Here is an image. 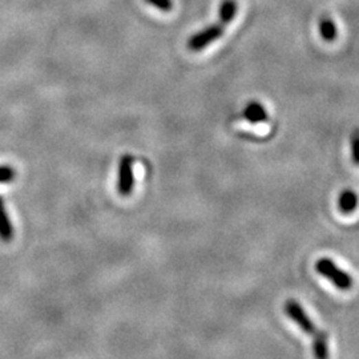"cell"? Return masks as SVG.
<instances>
[{"instance_id": "obj_12", "label": "cell", "mask_w": 359, "mask_h": 359, "mask_svg": "<svg viewBox=\"0 0 359 359\" xmlns=\"http://www.w3.org/2000/svg\"><path fill=\"white\" fill-rule=\"evenodd\" d=\"M351 157L353 162L359 166V129H356L351 136Z\"/></svg>"}, {"instance_id": "obj_4", "label": "cell", "mask_w": 359, "mask_h": 359, "mask_svg": "<svg viewBox=\"0 0 359 359\" xmlns=\"http://www.w3.org/2000/svg\"><path fill=\"white\" fill-rule=\"evenodd\" d=\"M135 159L132 155H124L119 162V180H118V191L120 195L127 197L133 192L135 188V171H133Z\"/></svg>"}, {"instance_id": "obj_7", "label": "cell", "mask_w": 359, "mask_h": 359, "mask_svg": "<svg viewBox=\"0 0 359 359\" xmlns=\"http://www.w3.org/2000/svg\"><path fill=\"white\" fill-rule=\"evenodd\" d=\"M358 195L354 191H343L339 196L338 208L343 215L353 213L358 208Z\"/></svg>"}, {"instance_id": "obj_8", "label": "cell", "mask_w": 359, "mask_h": 359, "mask_svg": "<svg viewBox=\"0 0 359 359\" xmlns=\"http://www.w3.org/2000/svg\"><path fill=\"white\" fill-rule=\"evenodd\" d=\"M319 34H320V38L327 41V43H331L334 40L337 39L338 36V30H337V24L334 23V20L329 17H322L319 20Z\"/></svg>"}, {"instance_id": "obj_5", "label": "cell", "mask_w": 359, "mask_h": 359, "mask_svg": "<svg viewBox=\"0 0 359 359\" xmlns=\"http://www.w3.org/2000/svg\"><path fill=\"white\" fill-rule=\"evenodd\" d=\"M242 115H243L245 119L248 120L249 122H252V124H262V122H266L268 119H269L265 107L259 101H256V100L249 101L246 104Z\"/></svg>"}, {"instance_id": "obj_3", "label": "cell", "mask_w": 359, "mask_h": 359, "mask_svg": "<svg viewBox=\"0 0 359 359\" xmlns=\"http://www.w3.org/2000/svg\"><path fill=\"white\" fill-rule=\"evenodd\" d=\"M285 313L287 314L289 318L297 323V326L303 333L309 334L312 338H314L316 336H318L320 333L317 325L312 320L309 314L305 312V309L301 306V303H298L296 299L286 301Z\"/></svg>"}, {"instance_id": "obj_6", "label": "cell", "mask_w": 359, "mask_h": 359, "mask_svg": "<svg viewBox=\"0 0 359 359\" xmlns=\"http://www.w3.org/2000/svg\"><path fill=\"white\" fill-rule=\"evenodd\" d=\"M14 239V228L8 216L4 199L0 196V239L3 242H10Z\"/></svg>"}, {"instance_id": "obj_11", "label": "cell", "mask_w": 359, "mask_h": 359, "mask_svg": "<svg viewBox=\"0 0 359 359\" xmlns=\"http://www.w3.org/2000/svg\"><path fill=\"white\" fill-rule=\"evenodd\" d=\"M145 1L156 7L161 12H171L173 10V0H145Z\"/></svg>"}, {"instance_id": "obj_2", "label": "cell", "mask_w": 359, "mask_h": 359, "mask_svg": "<svg viewBox=\"0 0 359 359\" xmlns=\"http://www.w3.org/2000/svg\"><path fill=\"white\" fill-rule=\"evenodd\" d=\"M316 270L318 272V274L329 279L337 289L342 292L350 290L354 285L351 276L337 266V263L333 259H319L316 263Z\"/></svg>"}, {"instance_id": "obj_10", "label": "cell", "mask_w": 359, "mask_h": 359, "mask_svg": "<svg viewBox=\"0 0 359 359\" xmlns=\"http://www.w3.org/2000/svg\"><path fill=\"white\" fill-rule=\"evenodd\" d=\"M17 177V171L11 165H0V184H10Z\"/></svg>"}, {"instance_id": "obj_9", "label": "cell", "mask_w": 359, "mask_h": 359, "mask_svg": "<svg viewBox=\"0 0 359 359\" xmlns=\"http://www.w3.org/2000/svg\"><path fill=\"white\" fill-rule=\"evenodd\" d=\"M313 353L316 358H327L329 357V339L325 331H320L318 336L313 338Z\"/></svg>"}, {"instance_id": "obj_1", "label": "cell", "mask_w": 359, "mask_h": 359, "mask_svg": "<svg viewBox=\"0 0 359 359\" xmlns=\"http://www.w3.org/2000/svg\"><path fill=\"white\" fill-rule=\"evenodd\" d=\"M237 10L239 6L236 0H224L219 6V20L191 36V39L188 40V48L192 52H199L216 40H219L225 32V27L229 25L236 18Z\"/></svg>"}]
</instances>
